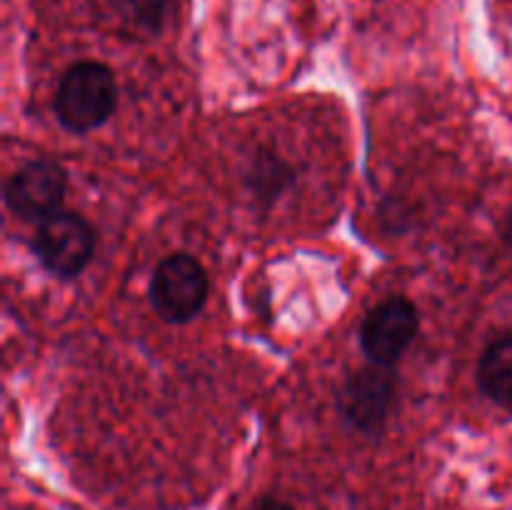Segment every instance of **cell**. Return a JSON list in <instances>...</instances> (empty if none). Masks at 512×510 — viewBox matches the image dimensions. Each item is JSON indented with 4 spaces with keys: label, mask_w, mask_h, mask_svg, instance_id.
<instances>
[{
    "label": "cell",
    "mask_w": 512,
    "mask_h": 510,
    "mask_svg": "<svg viewBox=\"0 0 512 510\" xmlns=\"http://www.w3.org/2000/svg\"><path fill=\"white\" fill-rule=\"evenodd\" d=\"M118 103V83L108 65L75 63L60 78L53 110L58 123L70 133H90L113 115Z\"/></svg>",
    "instance_id": "6da1fadb"
},
{
    "label": "cell",
    "mask_w": 512,
    "mask_h": 510,
    "mask_svg": "<svg viewBox=\"0 0 512 510\" xmlns=\"http://www.w3.org/2000/svg\"><path fill=\"white\" fill-rule=\"evenodd\" d=\"M208 275L188 253H173L160 260L150 280V305L170 325L190 323L208 300Z\"/></svg>",
    "instance_id": "7a4b0ae2"
},
{
    "label": "cell",
    "mask_w": 512,
    "mask_h": 510,
    "mask_svg": "<svg viewBox=\"0 0 512 510\" xmlns=\"http://www.w3.org/2000/svg\"><path fill=\"white\" fill-rule=\"evenodd\" d=\"M95 250V230L83 215L58 210L33 235V253L38 263L55 278L70 280L85 270Z\"/></svg>",
    "instance_id": "3957f363"
},
{
    "label": "cell",
    "mask_w": 512,
    "mask_h": 510,
    "mask_svg": "<svg viewBox=\"0 0 512 510\" xmlns=\"http://www.w3.org/2000/svg\"><path fill=\"white\" fill-rule=\"evenodd\" d=\"M395 373L388 365L370 363L350 375L338 395V410L345 423L365 435H378L388 420L395 398Z\"/></svg>",
    "instance_id": "277c9868"
},
{
    "label": "cell",
    "mask_w": 512,
    "mask_h": 510,
    "mask_svg": "<svg viewBox=\"0 0 512 510\" xmlns=\"http://www.w3.org/2000/svg\"><path fill=\"white\" fill-rule=\"evenodd\" d=\"M418 310L403 295L383 300L365 315L360 325V348L370 363L393 368L418 333Z\"/></svg>",
    "instance_id": "5b68a950"
},
{
    "label": "cell",
    "mask_w": 512,
    "mask_h": 510,
    "mask_svg": "<svg viewBox=\"0 0 512 510\" xmlns=\"http://www.w3.org/2000/svg\"><path fill=\"white\" fill-rule=\"evenodd\" d=\"M68 175L53 160H33L15 170L13 178L5 185V203L10 213L28 223H43L53 213H58L65 198Z\"/></svg>",
    "instance_id": "8992f818"
},
{
    "label": "cell",
    "mask_w": 512,
    "mask_h": 510,
    "mask_svg": "<svg viewBox=\"0 0 512 510\" xmlns=\"http://www.w3.org/2000/svg\"><path fill=\"white\" fill-rule=\"evenodd\" d=\"M478 388L498 405H512V335L498 338L478 360Z\"/></svg>",
    "instance_id": "52a82bcc"
},
{
    "label": "cell",
    "mask_w": 512,
    "mask_h": 510,
    "mask_svg": "<svg viewBox=\"0 0 512 510\" xmlns=\"http://www.w3.org/2000/svg\"><path fill=\"white\" fill-rule=\"evenodd\" d=\"M293 180V168L283 158L265 153V150L255 155L253 165L248 170V185L260 203H273L278 195H283L293 185Z\"/></svg>",
    "instance_id": "ba28073f"
},
{
    "label": "cell",
    "mask_w": 512,
    "mask_h": 510,
    "mask_svg": "<svg viewBox=\"0 0 512 510\" xmlns=\"http://www.w3.org/2000/svg\"><path fill=\"white\" fill-rule=\"evenodd\" d=\"M130 18L145 33H158L168 18L170 0H125Z\"/></svg>",
    "instance_id": "9c48e42d"
},
{
    "label": "cell",
    "mask_w": 512,
    "mask_h": 510,
    "mask_svg": "<svg viewBox=\"0 0 512 510\" xmlns=\"http://www.w3.org/2000/svg\"><path fill=\"white\" fill-rule=\"evenodd\" d=\"M253 510H293V508L278 498H260L258 503H255Z\"/></svg>",
    "instance_id": "30bf717a"
},
{
    "label": "cell",
    "mask_w": 512,
    "mask_h": 510,
    "mask_svg": "<svg viewBox=\"0 0 512 510\" xmlns=\"http://www.w3.org/2000/svg\"><path fill=\"white\" fill-rule=\"evenodd\" d=\"M500 235H503V240H505V243H508L510 248H512V208L508 210V215H505V220H503V228H500Z\"/></svg>",
    "instance_id": "8fae6325"
}]
</instances>
